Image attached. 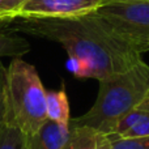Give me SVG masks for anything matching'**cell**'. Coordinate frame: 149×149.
<instances>
[{
    "mask_svg": "<svg viewBox=\"0 0 149 149\" xmlns=\"http://www.w3.org/2000/svg\"><path fill=\"white\" fill-rule=\"evenodd\" d=\"M4 30L22 31L59 43L77 79L103 80L131 68L141 54L97 12L70 18H13Z\"/></svg>",
    "mask_w": 149,
    "mask_h": 149,
    "instance_id": "1",
    "label": "cell"
},
{
    "mask_svg": "<svg viewBox=\"0 0 149 149\" xmlns=\"http://www.w3.org/2000/svg\"><path fill=\"white\" fill-rule=\"evenodd\" d=\"M100 89L88 113L71 122L109 135L149 92V65L140 60L131 68L100 80Z\"/></svg>",
    "mask_w": 149,
    "mask_h": 149,
    "instance_id": "2",
    "label": "cell"
},
{
    "mask_svg": "<svg viewBox=\"0 0 149 149\" xmlns=\"http://www.w3.org/2000/svg\"><path fill=\"white\" fill-rule=\"evenodd\" d=\"M7 97L9 119L30 136L47 120L46 89L33 64L13 58L7 67Z\"/></svg>",
    "mask_w": 149,
    "mask_h": 149,
    "instance_id": "3",
    "label": "cell"
},
{
    "mask_svg": "<svg viewBox=\"0 0 149 149\" xmlns=\"http://www.w3.org/2000/svg\"><path fill=\"white\" fill-rule=\"evenodd\" d=\"M95 12L141 54V46L149 36V1L114 0L102 4Z\"/></svg>",
    "mask_w": 149,
    "mask_h": 149,
    "instance_id": "4",
    "label": "cell"
},
{
    "mask_svg": "<svg viewBox=\"0 0 149 149\" xmlns=\"http://www.w3.org/2000/svg\"><path fill=\"white\" fill-rule=\"evenodd\" d=\"M103 0H25L10 15L13 18H70L93 13Z\"/></svg>",
    "mask_w": 149,
    "mask_h": 149,
    "instance_id": "5",
    "label": "cell"
},
{
    "mask_svg": "<svg viewBox=\"0 0 149 149\" xmlns=\"http://www.w3.org/2000/svg\"><path fill=\"white\" fill-rule=\"evenodd\" d=\"M109 135L118 137H148L149 136V92L145 97L127 113Z\"/></svg>",
    "mask_w": 149,
    "mask_h": 149,
    "instance_id": "6",
    "label": "cell"
},
{
    "mask_svg": "<svg viewBox=\"0 0 149 149\" xmlns=\"http://www.w3.org/2000/svg\"><path fill=\"white\" fill-rule=\"evenodd\" d=\"M70 126L47 119L37 132L28 136V149H64Z\"/></svg>",
    "mask_w": 149,
    "mask_h": 149,
    "instance_id": "7",
    "label": "cell"
},
{
    "mask_svg": "<svg viewBox=\"0 0 149 149\" xmlns=\"http://www.w3.org/2000/svg\"><path fill=\"white\" fill-rule=\"evenodd\" d=\"M46 114L49 120L70 126V101L63 84L59 90H46Z\"/></svg>",
    "mask_w": 149,
    "mask_h": 149,
    "instance_id": "8",
    "label": "cell"
},
{
    "mask_svg": "<svg viewBox=\"0 0 149 149\" xmlns=\"http://www.w3.org/2000/svg\"><path fill=\"white\" fill-rule=\"evenodd\" d=\"M98 132L86 126L70 122V132L64 149H97Z\"/></svg>",
    "mask_w": 149,
    "mask_h": 149,
    "instance_id": "9",
    "label": "cell"
},
{
    "mask_svg": "<svg viewBox=\"0 0 149 149\" xmlns=\"http://www.w3.org/2000/svg\"><path fill=\"white\" fill-rule=\"evenodd\" d=\"M97 149H149L148 137H118L98 134Z\"/></svg>",
    "mask_w": 149,
    "mask_h": 149,
    "instance_id": "10",
    "label": "cell"
},
{
    "mask_svg": "<svg viewBox=\"0 0 149 149\" xmlns=\"http://www.w3.org/2000/svg\"><path fill=\"white\" fill-rule=\"evenodd\" d=\"M30 51V45L22 37L9 30H0V59L4 56L20 58Z\"/></svg>",
    "mask_w": 149,
    "mask_h": 149,
    "instance_id": "11",
    "label": "cell"
},
{
    "mask_svg": "<svg viewBox=\"0 0 149 149\" xmlns=\"http://www.w3.org/2000/svg\"><path fill=\"white\" fill-rule=\"evenodd\" d=\"M0 149H28V135L13 124L10 119L0 135Z\"/></svg>",
    "mask_w": 149,
    "mask_h": 149,
    "instance_id": "12",
    "label": "cell"
},
{
    "mask_svg": "<svg viewBox=\"0 0 149 149\" xmlns=\"http://www.w3.org/2000/svg\"><path fill=\"white\" fill-rule=\"evenodd\" d=\"M9 122V109L7 97V67L0 60V135Z\"/></svg>",
    "mask_w": 149,
    "mask_h": 149,
    "instance_id": "13",
    "label": "cell"
},
{
    "mask_svg": "<svg viewBox=\"0 0 149 149\" xmlns=\"http://www.w3.org/2000/svg\"><path fill=\"white\" fill-rule=\"evenodd\" d=\"M24 1H25V0H0V16L9 20L10 15H12Z\"/></svg>",
    "mask_w": 149,
    "mask_h": 149,
    "instance_id": "14",
    "label": "cell"
},
{
    "mask_svg": "<svg viewBox=\"0 0 149 149\" xmlns=\"http://www.w3.org/2000/svg\"><path fill=\"white\" fill-rule=\"evenodd\" d=\"M147 51H149V36L145 38L144 43H143V46H141V54H144V52H147Z\"/></svg>",
    "mask_w": 149,
    "mask_h": 149,
    "instance_id": "15",
    "label": "cell"
},
{
    "mask_svg": "<svg viewBox=\"0 0 149 149\" xmlns=\"http://www.w3.org/2000/svg\"><path fill=\"white\" fill-rule=\"evenodd\" d=\"M8 22H9V20H8V18L1 17V16H0V30H1V29H4L5 25H7Z\"/></svg>",
    "mask_w": 149,
    "mask_h": 149,
    "instance_id": "16",
    "label": "cell"
},
{
    "mask_svg": "<svg viewBox=\"0 0 149 149\" xmlns=\"http://www.w3.org/2000/svg\"><path fill=\"white\" fill-rule=\"evenodd\" d=\"M109 1H113V0H103V4H105V3H109Z\"/></svg>",
    "mask_w": 149,
    "mask_h": 149,
    "instance_id": "17",
    "label": "cell"
},
{
    "mask_svg": "<svg viewBox=\"0 0 149 149\" xmlns=\"http://www.w3.org/2000/svg\"><path fill=\"white\" fill-rule=\"evenodd\" d=\"M113 1H114V0H113ZM144 1H149V0H144Z\"/></svg>",
    "mask_w": 149,
    "mask_h": 149,
    "instance_id": "18",
    "label": "cell"
}]
</instances>
